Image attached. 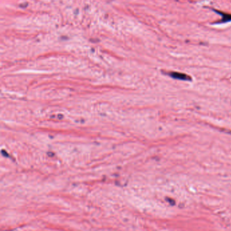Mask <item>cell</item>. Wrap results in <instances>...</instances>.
I'll list each match as a JSON object with an SVG mask.
<instances>
[{
    "label": "cell",
    "instance_id": "cell-1",
    "mask_svg": "<svg viewBox=\"0 0 231 231\" xmlns=\"http://www.w3.org/2000/svg\"><path fill=\"white\" fill-rule=\"evenodd\" d=\"M169 75L174 79H180V80H190V77L184 73L172 72V73H169Z\"/></svg>",
    "mask_w": 231,
    "mask_h": 231
},
{
    "label": "cell",
    "instance_id": "cell-2",
    "mask_svg": "<svg viewBox=\"0 0 231 231\" xmlns=\"http://www.w3.org/2000/svg\"><path fill=\"white\" fill-rule=\"evenodd\" d=\"M219 14H220L222 16V20L221 22L222 23H228L231 21V14H224V13H220Z\"/></svg>",
    "mask_w": 231,
    "mask_h": 231
}]
</instances>
